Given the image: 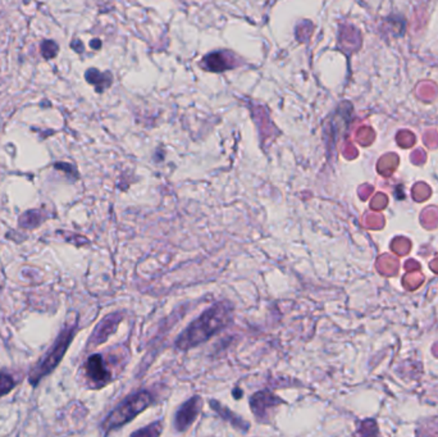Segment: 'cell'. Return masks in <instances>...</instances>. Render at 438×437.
<instances>
[{
  "label": "cell",
  "instance_id": "5bb4252c",
  "mask_svg": "<svg viewBox=\"0 0 438 437\" xmlns=\"http://www.w3.org/2000/svg\"><path fill=\"white\" fill-rule=\"evenodd\" d=\"M162 434V423L156 422L150 425L149 427L144 429H140L138 432H134V436H158Z\"/></svg>",
  "mask_w": 438,
  "mask_h": 437
},
{
  "label": "cell",
  "instance_id": "9c48e42d",
  "mask_svg": "<svg viewBox=\"0 0 438 437\" xmlns=\"http://www.w3.org/2000/svg\"><path fill=\"white\" fill-rule=\"evenodd\" d=\"M85 78L90 85L95 87V90L102 94L108 87H111L113 76L111 72H100L99 69H89L85 73Z\"/></svg>",
  "mask_w": 438,
  "mask_h": 437
},
{
  "label": "cell",
  "instance_id": "52a82bcc",
  "mask_svg": "<svg viewBox=\"0 0 438 437\" xmlns=\"http://www.w3.org/2000/svg\"><path fill=\"white\" fill-rule=\"evenodd\" d=\"M282 403L284 402L280 398H277L275 394H272L268 390L259 391L257 394L253 395L250 399L251 411L255 414L259 422L268 417V411H271L272 408H275L277 405Z\"/></svg>",
  "mask_w": 438,
  "mask_h": 437
},
{
  "label": "cell",
  "instance_id": "8992f818",
  "mask_svg": "<svg viewBox=\"0 0 438 437\" xmlns=\"http://www.w3.org/2000/svg\"><path fill=\"white\" fill-rule=\"evenodd\" d=\"M85 372L91 384L98 387H103L112 381V372L107 367L102 354H94L86 360Z\"/></svg>",
  "mask_w": 438,
  "mask_h": 437
},
{
  "label": "cell",
  "instance_id": "5b68a950",
  "mask_svg": "<svg viewBox=\"0 0 438 437\" xmlns=\"http://www.w3.org/2000/svg\"><path fill=\"white\" fill-rule=\"evenodd\" d=\"M122 321H123V314L120 312H116V313L104 317L98 323V326L95 327L94 332L91 335L87 345L90 348H95V346H99V345L105 343L117 331Z\"/></svg>",
  "mask_w": 438,
  "mask_h": 437
},
{
  "label": "cell",
  "instance_id": "30bf717a",
  "mask_svg": "<svg viewBox=\"0 0 438 437\" xmlns=\"http://www.w3.org/2000/svg\"><path fill=\"white\" fill-rule=\"evenodd\" d=\"M210 404H212V408L219 414V417H222L224 420L230 422L235 429H239L242 432H248L249 431V423L246 420L240 418L239 416H236L232 411L227 409L224 405L215 402V400H210Z\"/></svg>",
  "mask_w": 438,
  "mask_h": 437
},
{
  "label": "cell",
  "instance_id": "277c9868",
  "mask_svg": "<svg viewBox=\"0 0 438 437\" xmlns=\"http://www.w3.org/2000/svg\"><path fill=\"white\" fill-rule=\"evenodd\" d=\"M201 407H203V400L198 395L192 396L186 403L182 404L174 417L176 431L185 432L186 429H190V426L195 422L199 413L201 411Z\"/></svg>",
  "mask_w": 438,
  "mask_h": 437
},
{
  "label": "cell",
  "instance_id": "e0dca14e",
  "mask_svg": "<svg viewBox=\"0 0 438 437\" xmlns=\"http://www.w3.org/2000/svg\"><path fill=\"white\" fill-rule=\"evenodd\" d=\"M90 46H91L93 49H100V48H102V42H100L99 39H94V40H91Z\"/></svg>",
  "mask_w": 438,
  "mask_h": 437
},
{
  "label": "cell",
  "instance_id": "2e32d148",
  "mask_svg": "<svg viewBox=\"0 0 438 437\" xmlns=\"http://www.w3.org/2000/svg\"><path fill=\"white\" fill-rule=\"evenodd\" d=\"M71 48H72L73 51H76V53H78V54H81V53L84 52V45H82V42H80V40H73V42L71 43Z\"/></svg>",
  "mask_w": 438,
  "mask_h": 437
},
{
  "label": "cell",
  "instance_id": "ba28073f",
  "mask_svg": "<svg viewBox=\"0 0 438 437\" xmlns=\"http://www.w3.org/2000/svg\"><path fill=\"white\" fill-rule=\"evenodd\" d=\"M201 66L210 72H223L235 69L237 63L232 60V54L228 52H213L206 55Z\"/></svg>",
  "mask_w": 438,
  "mask_h": 437
},
{
  "label": "cell",
  "instance_id": "4fadbf2b",
  "mask_svg": "<svg viewBox=\"0 0 438 437\" xmlns=\"http://www.w3.org/2000/svg\"><path fill=\"white\" fill-rule=\"evenodd\" d=\"M15 386H16V381L12 377V375L6 372L0 373V398L9 394L15 389Z\"/></svg>",
  "mask_w": 438,
  "mask_h": 437
},
{
  "label": "cell",
  "instance_id": "7a4b0ae2",
  "mask_svg": "<svg viewBox=\"0 0 438 437\" xmlns=\"http://www.w3.org/2000/svg\"><path fill=\"white\" fill-rule=\"evenodd\" d=\"M153 403H154L153 395L146 390H141L136 394L131 395L120 405H117V408H114L104 420L102 425L104 434H109L114 429L123 427L126 423H129L135 417H138L140 413L147 409Z\"/></svg>",
  "mask_w": 438,
  "mask_h": 437
},
{
  "label": "cell",
  "instance_id": "6da1fadb",
  "mask_svg": "<svg viewBox=\"0 0 438 437\" xmlns=\"http://www.w3.org/2000/svg\"><path fill=\"white\" fill-rule=\"evenodd\" d=\"M233 317V305L230 301H218L213 307L195 319L176 340V348L180 350H190L206 343L215 334L230 325Z\"/></svg>",
  "mask_w": 438,
  "mask_h": 437
},
{
  "label": "cell",
  "instance_id": "8fae6325",
  "mask_svg": "<svg viewBox=\"0 0 438 437\" xmlns=\"http://www.w3.org/2000/svg\"><path fill=\"white\" fill-rule=\"evenodd\" d=\"M18 223L22 229H35L42 223V212L40 211H27L26 213L19 217Z\"/></svg>",
  "mask_w": 438,
  "mask_h": 437
},
{
  "label": "cell",
  "instance_id": "3957f363",
  "mask_svg": "<svg viewBox=\"0 0 438 437\" xmlns=\"http://www.w3.org/2000/svg\"><path fill=\"white\" fill-rule=\"evenodd\" d=\"M76 331H77V322L64 327L62 330L55 343L53 344L51 350L45 354L43 359L40 360L30 372L28 381L31 385H37L45 376L52 373L53 371L58 367L60 360L63 359L64 354L69 350V345L72 343Z\"/></svg>",
  "mask_w": 438,
  "mask_h": 437
},
{
  "label": "cell",
  "instance_id": "9a60e30c",
  "mask_svg": "<svg viewBox=\"0 0 438 437\" xmlns=\"http://www.w3.org/2000/svg\"><path fill=\"white\" fill-rule=\"evenodd\" d=\"M57 170H60V171L67 172V173H73V175H76L77 176V172L75 170V167L72 166V164L69 163H55L54 166Z\"/></svg>",
  "mask_w": 438,
  "mask_h": 437
},
{
  "label": "cell",
  "instance_id": "7c38bea8",
  "mask_svg": "<svg viewBox=\"0 0 438 437\" xmlns=\"http://www.w3.org/2000/svg\"><path fill=\"white\" fill-rule=\"evenodd\" d=\"M40 51H42V55L45 60H53L58 55L60 45L54 40H43L40 43Z\"/></svg>",
  "mask_w": 438,
  "mask_h": 437
}]
</instances>
